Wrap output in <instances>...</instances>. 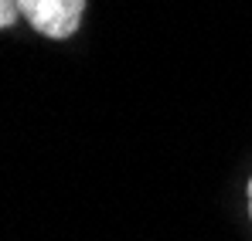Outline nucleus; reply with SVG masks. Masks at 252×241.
<instances>
[{"instance_id":"obj_2","label":"nucleus","mask_w":252,"mask_h":241,"mask_svg":"<svg viewBox=\"0 0 252 241\" xmlns=\"http://www.w3.org/2000/svg\"><path fill=\"white\" fill-rule=\"evenodd\" d=\"M21 14V0H0V27H14Z\"/></svg>"},{"instance_id":"obj_1","label":"nucleus","mask_w":252,"mask_h":241,"mask_svg":"<svg viewBox=\"0 0 252 241\" xmlns=\"http://www.w3.org/2000/svg\"><path fill=\"white\" fill-rule=\"evenodd\" d=\"M85 0H21V17L51 41L72 38L82 24Z\"/></svg>"},{"instance_id":"obj_3","label":"nucleus","mask_w":252,"mask_h":241,"mask_svg":"<svg viewBox=\"0 0 252 241\" xmlns=\"http://www.w3.org/2000/svg\"><path fill=\"white\" fill-rule=\"evenodd\" d=\"M249 217H252V177H249Z\"/></svg>"}]
</instances>
